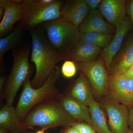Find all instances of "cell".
I'll list each match as a JSON object with an SVG mask.
<instances>
[{"mask_svg": "<svg viewBox=\"0 0 133 133\" xmlns=\"http://www.w3.org/2000/svg\"><path fill=\"white\" fill-rule=\"evenodd\" d=\"M32 41L31 60L36 71L31 81L34 88H40L45 83L57 64L66 60V57L55 49L48 41L44 30L37 27L30 30Z\"/></svg>", "mask_w": 133, "mask_h": 133, "instance_id": "obj_1", "label": "cell"}, {"mask_svg": "<svg viewBox=\"0 0 133 133\" xmlns=\"http://www.w3.org/2000/svg\"><path fill=\"white\" fill-rule=\"evenodd\" d=\"M22 122L29 129L38 127L46 130L59 127H72L77 121L64 111L56 99H53L36 106Z\"/></svg>", "mask_w": 133, "mask_h": 133, "instance_id": "obj_2", "label": "cell"}, {"mask_svg": "<svg viewBox=\"0 0 133 133\" xmlns=\"http://www.w3.org/2000/svg\"><path fill=\"white\" fill-rule=\"evenodd\" d=\"M61 70L57 65L45 83L40 88H33L30 79L23 85V88L15 107L17 115L22 122L30 111L39 104L56 99L59 93L56 83L61 76Z\"/></svg>", "mask_w": 133, "mask_h": 133, "instance_id": "obj_3", "label": "cell"}, {"mask_svg": "<svg viewBox=\"0 0 133 133\" xmlns=\"http://www.w3.org/2000/svg\"><path fill=\"white\" fill-rule=\"evenodd\" d=\"M41 25L51 45L66 58L79 44L81 33L78 28L62 18Z\"/></svg>", "mask_w": 133, "mask_h": 133, "instance_id": "obj_4", "label": "cell"}, {"mask_svg": "<svg viewBox=\"0 0 133 133\" xmlns=\"http://www.w3.org/2000/svg\"><path fill=\"white\" fill-rule=\"evenodd\" d=\"M30 50L27 45L13 52V66L7 79L1 104L5 100L6 104L13 105L19 89L32 76L33 67L29 60Z\"/></svg>", "mask_w": 133, "mask_h": 133, "instance_id": "obj_5", "label": "cell"}, {"mask_svg": "<svg viewBox=\"0 0 133 133\" xmlns=\"http://www.w3.org/2000/svg\"><path fill=\"white\" fill-rule=\"evenodd\" d=\"M22 3L24 14L18 26L23 31H30L44 23L62 18L63 1L56 0L48 6H44L41 0H22Z\"/></svg>", "mask_w": 133, "mask_h": 133, "instance_id": "obj_6", "label": "cell"}, {"mask_svg": "<svg viewBox=\"0 0 133 133\" xmlns=\"http://www.w3.org/2000/svg\"><path fill=\"white\" fill-rule=\"evenodd\" d=\"M77 69L88 79L95 97L101 98L107 94L108 74L104 59L100 58L89 63H76Z\"/></svg>", "mask_w": 133, "mask_h": 133, "instance_id": "obj_7", "label": "cell"}, {"mask_svg": "<svg viewBox=\"0 0 133 133\" xmlns=\"http://www.w3.org/2000/svg\"><path fill=\"white\" fill-rule=\"evenodd\" d=\"M107 95L126 107L133 105V78L123 75H108Z\"/></svg>", "mask_w": 133, "mask_h": 133, "instance_id": "obj_8", "label": "cell"}, {"mask_svg": "<svg viewBox=\"0 0 133 133\" xmlns=\"http://www.w3.org/2000/svg\"><path fill=\"white\" fill-rule=\"evenodd\" d=\"M102 107L106 111L109 125L113 132L127 133L128 132L129 129L128 108L111 99L103 102Z\"/></svg>", "mask_w": 133, "mask_h": 133, "instance_id": "obj_9", "label": "cell"}, {"mask_svg": "<svg viewBox=\"0 0 133 133\" xmlns=\"http://www.w3.org/2000/svg\"><path fill=\"white\" fill-rule=\"evenodd\" d=\"M0 7L5 10V14L0 23V37L10 33L13 26L23 17L24 10L21 0H1Z\"/></svg>", "mask_w": 133, "mask_h": 133, "instance_id": "obj_10", "label": "cell"}, {"mask_svg": "<svg viewBox=\"0 0 133 133\" xmlns=\"http://www.w3.org/2000/svg\"><path fill=\"white\" fill-rule=\"evenodd\" d=\"M130 20L126 18L116 27L115 35L107 47L102 50L101 57L104 59L108 71L112 60L121 48L123 41L131 28Z\"/></svg>", "mask_w": 133, "mask_h": 133, "instance_id": "obj_11", "label": "cell"}, {"mask_svg": "<svg viewBox=\"0 0 133 133\" xmlns=\"http://www.w3.org/2000/svg\"><path fill=\"white\" fill-rule=\"evenodd\" d=\"M56 99L72 118L91 125L90 113L87 106L64 94H58Z\"/></svg>", "mask_w": 133, "mask_h": 133, "instance_id": "obj_12", "label": "cell"}, {"mask_svg": "<svg viewBox=\"0 0 133 133\" xmlns=\"http://www.w3.org/2000/svg\"><path fill=\"white\" fill-rule=\"evenodd\" d=\"M98 8L102 16L115 28L127 18V1L102 0Z\"/></svg>", "mask_w": 133, "mask_h": 133, "instance_id": "obj_13", "label": "cell"}, {"mask_svg": "<svg viewBox=\"0 0 133 133\" xmlns=\"http://www.w3.org/2000/svg\"><path fill=\"white\" fill-rule=\"evenodd\" d=\"M133 64V38L121 48L112 60L108 75H124Z\"/></svg>", "mask_w": 133, "mask_h": 133, "instance_id": "obj_14", "label": "cell"}, {"mask_svg": "<svg viewBox=\"0 0 133 133\" xmlns=\"http://www.w3.org/2000/svg\"><path fill=\"white\" fill-rule=\"evenodd\" d=\"M62 19L79 28L90 12L85 0H71L62 8Z\"/></svg>", "mask_w": 133, "mask_h": 133, "instance_id": "obj_15", "label": "cell"}, {"mask_svg": "<svg viewBox=\"0 0 133 133\" xmlns=\"http://www.w3.org/2000/svg\"><path fill=\"white\" fill-rule=\"evenodd\" d=\"M64 94L75 99L88 107L94 98L93 91L88 79L80 72L77 78L72 81L65 91Z\"/></svg>", "mask_w": 133, "mask_h": 133, "instance_id": "obj_16", "label": "cell"}, {"mask_svg": "<svg viewBox=\"0 0 133 133\" xmlns=\"http://www.w3.org/2000/svg\"><path fill=\"white\" fill-rule=\"evenodd\" d=\"M78 28L82 33L97 32L112 34L116 30V28L107 22L97 10L91 11Z\"/></svg>", "mask_w": 133, "mask_h": 133, "instance_id": "obj_17", "label": "cell"}, {"mask_svg": "<svg viewBox=\"0 0 133 133\" xmlns=\"http://www.w3.org/2000/svg\"><path fill=\"white\" fill-rule=\"evenodd\" d=\"M0 128L9 133H27L29 129L19 119L15 108L6 104L2 106L0 110Z\"/></svg>", "mask_w": 133, "mask_h": 133, "instance_id": "obj_18", "label": "cell"}, {"mask_svg": "<svg viewBox=\"0 0 133 133\" xmlns=\"http://www.w3.org/2000/svg\"><path fill=\"white\" fill-rule=\"evenodd\" d=\"M102 48L87 43L79 44L72 52L67 57L66 59L76 63H89L96 59L101 54Z\"/></svg>", "mask_w": 133, "mask_h": 133, "instance_id": "obj_19", "label": "cell"}, {"mask_svg": "<svg viewBox=\"0 0 133 133\" xmlns=\"http://www.w3.org/2000/svg\"><path fill=\"white\" fill-rule=\"evenodd\" d=\"M90 113L91 125L97 133H113L109 129L104 114L99 104L92 99L88 105Z\"/></svg>", "mask_w": 133, "mask_h": 133, "instance_id": "obj_20", "label": "cell"}, {"mask_svg": "<svg viewBox=\"0 0 133 133\" xmlns=\"http://www.w3.org/2000/svg\"><path fill=\"white\" fill-rule=\"evenodd\" d=\"M23 30L19 26L5 37L0 39V63L4 65L3 57L6 52L11 49L20 45L22 38Z\"/></svg>", "mask_w": 133, "mask_h": 133, "instance_id": "obj_21", "label": "cell"}, {"mask_svg": "<svg viewBox=\"0 0 133 133\" xmlns=\"http://www.w3.org/2000/svg\"><path fill=\"white\" fill-rule=\"evenodd\" d=\"M114 36L113 34L97 32L81 33L79 44H88L104 49L111 42Z\"/></svg>", "mask_w": 133, "mask_h": 133, "instance_id": "obj_22", "label": "cell"}, {"mask_svg": "<svg viewBox=\"0 0 133 133\" xmlns=\"http://www.w3.org/2000/svg\"><path fill=\"white\" fill-rule=\"evenodd\" d=\"M77 70L75 62L66 59L62 65L61 69V74L66 78H70L76 75Z\"/></svg>", "mask_w": 133, "mask_h": 133, "instance_id": "obj_23", "label": "cell"}, {"mask_svg": "<svg viewBox=\"0 0 133 133\" xmlns=\"http://www.w3.org/2000/svg\"><path fill=\"white\" fill-rule=\"evenodd\" d=\"M78 133H94V129L90 125L83 122H77L72 126Z\"/></svg>", "mask_w": 133, "mask_h": 133, "instance_id": "obj_24", "label": "cell"}, {"mask_svg": "<svg viewBox=\"0 0 133 133\" xmlns=\"http://www.w3.org/2000/svg\"><path fill=\"white\" fill-rule=\"evenodd\" d=\"M101 1V0H85L90 11L97 10L96 9L98 7Z\"/></svg>", "mask_w": 133, "mask_h": 133, "instance_id": "obj_25", "label": "cell"}, {"mask_svg": "<svg viewBox=\"0 0 133 133\" xmlns=\"http://www.w3.org/2000/svg\"><path fill=\"white\" fill-rule=\"evenodd\" d=\"M6 77L4 74H2L0 77V99L2 98L5 84L6 81Z\"/></svg>", "mask_w": 133, "mask_h": 133, "instance_id": "obj_26", "label": "cell"}, {"mask_svg": "<svg viewBox=\"0 0 133 133\" xmlns=\"http://www.w3.org/2000/svg\"><path fill=\"white\" fill-rule=\"evenodd\" d=\"M127 12L131 17L133 27V0L127 1Z\"/></svg>", "mask_w": 133, "mask_h": 133, "instance_id": "obj_27", "label": "cell"}, {"mask_svg": "<svg viewBox=\"0 0 133 133\" xmlns=\"http://www.w3.org/2000/svg\"><path fill=\"white\" fill-rule=\"evenodd\" d=\"M128 125L129 129L133 131V105L128 108Z\"/></svg>", "mask_w": 133, "mask_h": 133, "instance_id": "obj_28", "label": "cell"}, {"mask_svg": "<svg viewBox=\"0 0 133 133\" xmlns=\"http://www.w3.org/2000/svg\"><path fill=\"white\" fill-rule=\"evenodd\" d=\"M60 133H78L72 127H63Z\"/></svg>", "mask_w": 133, "mask_h": 133, "instance_id": "obj_29", "label": "cell"}, {"mask_svg": "<svg viewBox=\"0 0 133 133\" xmlns=\"http://www.w3.org/2000/svg\"><path fill=\"white\" fill-rule=\"evenodd\" d=\"M123 76L127 77L133 78V64L127 72H126Z\"/></svg>", "mask_w": 133, "mask_h": 133, "instance_id": "obj_30", "label": "cell"}, {"mask_svg": "<svg viewBox=\"0 0 133 133\" xmlns=\"http://www.w3.org/2000/svg\"><path fill=\"white\" fill-rule=\"evenodd\" d=\"M5 10L1 7H0V20H2L5 14Z\"/></svg>", "mask_w": 133, "mask_h": 133, "instance_id": "obj_31", "label": "cell"}, {"mask_svg": "<svg viewBox=\"0 0 133 133\" xmlns=\"http://www.w3.org/2000/svg\"><path fill=\"white\" fill-rule=\"evenodd\" d=\"M0 133H9L8 131L4 129L0 128Z\"/></svg>", "mask_w": 133, "mask_h": 133, "instance_id": "obj_32", "label": "cell"}, {"mask_svg": "<svg viewBox=\"0 0 133 133\" xmlns=\"http://www.w3.org/2000/svg\"><path fill=\"white\" fill-rule=\"evenodd\" d=\"M45 131V129H42L41 130H39V131H37L36 132L34 133H44Z\"/></svg>", "mask_w": 133, "mask_h": 133, "instance_id": "obj_33", "label": "cell"}, {"mask_svg": "<svg viewBox=\"0 0 133 133\" xmlns=\"http://www.w3.org/2000/svg\"><path fill=\"white\" fill-rule=\"evenodd\" d=\"M127 133H133V131H132V130L129 129L128 132Z\"/></svg>", "mask_w": 133, "mask_h": 133, "instance_id": "obj_34", "label": "cell"}, {"mask_svg": "<svg viewBox=\"0 0 133 133\" xmlns=\"http://www.w3.org/2000/svg\"><path fill=\"white\" fill-rule=\"evenodd\" d=\"M96 133V132H95V133Z\"/></svg>", "mask_w": 133, "mask_h": 133, "instance_id": "obj_35", "label": "cell"}]
</instances>
